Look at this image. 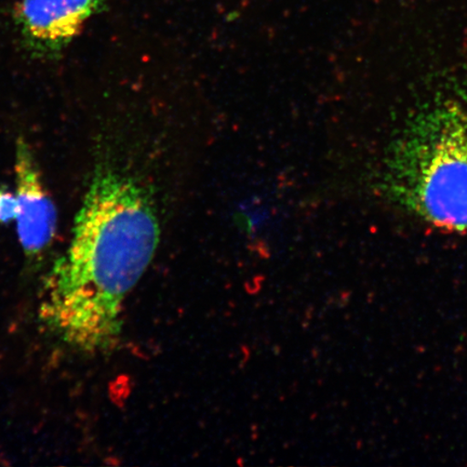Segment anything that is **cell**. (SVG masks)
<instances>
[{"mask_svg":"<svg viewBox=\"0 0 467 467\" xmlns=\"http://www.w3.org/2000/svg\"><path fill=\"white\" fill-rule=\"evenodd\" d=\"M107 0H20L15 21L25 43L40 54H56L78 36Z\"/></svg>","mask_w":467,"mask_h":467,"instance_id":"3","label":"cell"},{"mask_svg":"<svg viewBox=\"0 0 467 467\" xmlns=\"http://www.w3.org/2000/svg\"><path fill=\"white\" fill-rule=\"evenodd\" d=\"M160 237L142 186L112 169L98 171L76 215L71 244L46 277L40 318L81 352L112 348L122 305L153 261Z\"/></svg>","mask_w":467,"mask_h":467,"instance_id":"1","label":"cell"},{"mask_svg":"<svg viewBox=\"0 0 467 467\" xmlns=\"http://www.w3.org/2000/svg\"><path fill=\"white\" fill-rule=\"evenodd\" d=\"M396 180L408 208L437 229L467 232V100L430 110L399 151Z\"/></svg>","mask_w":467,"mask_h":467,"instance_id":"2","label":"cell"},{"mask_svg":"<svg viewBox=\"0 0 467 467\" xmlns=\"http://www.w3.org/2000/svg\"><path fill=\"white\" fill-rule=\"evenodd\" d=\"M16 232L27 255L43 253L50 246L57 231V208L46 188L42 172L31 148L17 140L15 156Z\"/></svg>","mask_w":467,"mask_h":467,"instance_id":"4","label":"cell"},{"mask_svg":"<svg viewBox=\"0 0 467 467\" xmlns=\"http://www.w3.org/2000/svg\"><path fill=\"white\" fill-rule=\"evenodd\" d=\"M17 214V200L16 192L0 186V224L5 225L16 222Z\"/></svg>","mask_w":467,"mask_h":467,"instance_id":"5","label":"cell"}]
</instances>
